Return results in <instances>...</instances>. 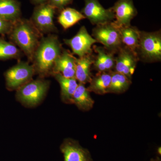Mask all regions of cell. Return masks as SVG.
Segmentation results:
<instances>
[{
  "label": "cell",
  "mask_w": 161,
  "mask_h": 161,
  "mask_svg": "<svg viewBox=\"0 0 161 161\" xmlns=\"http://www.w3.org/2000/svg\"><path fill=\"white\" fill-rule=\"evenodd\" d=\"M55 9L49 3L40 4L35 8L31 21L40 33L56 31L53 22Z\"/></svg>",
  "instance_id": "cell-7"
},
{
  "label": "cell",
  "mask_w": 161,
  "mask_h": 161,
  "mask_svg": "<svg viewBox=\"0 0 161 161\" xmlns=\"http://www.w3.org/2000/svg\"><path fill=\"white\" fill-rule=\"evenodd\" d=\"M35 72L33 65L28 62H19L5 73L7 89L12 91L19 89L31 80Z\"/></svg>",
  "instance_id": "cell-6"
},
{
  "label": "cell",
  "mask_w": 161,
  "mask_h": 161,
  "mask_svg": "<svg viewBox=\"0 0 161 161\" xmlns=\"http://www.w3.org/2000/svg\"><path fill=\"white\" fill-rule=\"evenodd\" d=\"M19 4L16 0H0V18L14 23L20 19Z\"/></svg>",
  "instance_id": "cell-17"
},
{
  "label": "cell",
  "mask_w": 161,
  "mask_h": 161,
  "mask_svg": "<svg viewBox=\"0 0 161 161\" xmlns=\"http://www.w3.org/2000/svg\"><path fill=\"white\" fill-rule=\"evenodd\" d=\"M62 51L57 36L50 35L41 38L32 59L35 71L44 75L53 70L55 60Z\"/></svg>",
  "instance_id": "cell-1"
},
{
  "label": "cell",
  "mask_w": 161,
  "mask_h": 161,
  "mask_svg": "<svg viewBox=\"0 0 161 161\" xmlns=\"http://www.w3.org/2000/svg\"><path fill=\"white\" fill-rule=\"evenodd\" d=\"M100 74L92 78L87 89L98 95H103L108 93L110 83L111 74L108 72H100Z\"/></svg>",
  "instance_id": "cell-20"
},
{
  "label": "cell",
  "mask_w": 161,
  "mask_h": 161,
  "mask_svg": "<svg viewBox=\"0 0 161 161\" xmlns=\"http://www.w3.org/2000/svg\"><path fill=\"white\" fill-rule=\"evenodd\" d=\"M115 58V71L131 79L135 72L138 58L136 53L127 47H121Z\"/></svg>",
  "instance_id": "cell-11"
},
{
  "label": "cell",
  "mask_w": 161,
  "mask_h": 161,
  "mask_svg": "<svg viewBox=\"0 0 161 161\" xmlns=\"http://www.w3.org/2000/svg\"><path fill=\"white\" fill-rule=\"evenodd\" d=\"M9 33L10 39L19 46L28 59L32 60L41 40V34L31 21L19 19L14 23Z\"/></svg>",
  "instance_id": "cell-2"
},
{
  "label": "cell",
  "mask_w": 161,
  "mask_h": 161,
  "mask_svg": "<svg viewBox=\"0 0 161 161\" xmlns=\"http://www.w3.org/2000/svg\"><path fill=\"white\" fill-rule=\"evenodd\" d=\"M94 58L91 54L79 58L76 60L75 78L79 83H90L92 80L91 66L93 64Z\"/></svg>",
  "instance_id": "cell-14"
},
{
  "label": "cell",
  "mask_w": 161,
  "mask_h": 161,
  "mask_svg": "<svg viewBox=\"0 0 161 161\" xmlns=\"http://www.w3.org/2000/svg\"><path fill=\"white\" fill-rule=\"evenodd\" d=\"M73 0H49V4L55 9H63L72 3Z\"/></svg>",
  "instance_id": "cell-25"
},
{
  "label": "cell",
  "mask_w": 161,
  "mask_h": 161,
  "mask_svg": "<svg viewBox=\"0 0 161 161\" xmlns=\"http://www.w3.org/2000/svg\"><path fill=\"white\" fill-rule=\"evenodd\" d=\"M111 75V83L108 93L120 94L129 89L131 84V79L116 71L112 73Z\"/></svg>",
  "instance_id": "cell-22"
},
{
  "label": "cell",
  "mask_w": 161,
  "mask_h": 161,
  "mask_svg": "<svg viewBox=\"0 0 161 161\" xmlns=\"http://www.w3.org/2000/svg\"><path fill=\"white\" fill-rule=\"evenodd\" d=\"M136 54L145 62H155L161 60V35L159 31H139V41Z\"/></svg>",
  "instance_id": "cell-3"
},
{
  "label": "cell",
  "mask_w": 161,
  "mask_h": 161,
  "mask_svg": "<svg viewBox=\"0 0 161 161\" xmlns=\"http://www.w3.org/2000/svg\"><path fill=\"white\" fill-rule=\"evenodd\" d=\"M85 19V17L81 12L73 8H66L62 9L58 17V22L66 30Z\"/></svg>",
  "instance_id": "cell-21"
},
{
  "label": "cell",
  "mask_w": 161,
  "mask_h": 161,
  "mask_svg": "<svg viewBox=\"0 0 161 161\" xmlns=\"http://www.w3.org/2000/svg\"><path fill=\"white\" fill-rule=\"evenodd\" d=\"M56 80L60 84L62 100L72 103V98L78 84L75 78H67L59 73H53Z\"/></svg>",
  "instance_id": "cell-18"
},
{
  "label": "cell",
  "mask_w": 161,
  "mask_h": 161,
  "mask_svg": "<svg viewBox=\"0 0 161 161\" xmlns=\"http://www.w3.org/2000/svg\"><path fill=\"white\" fill-rule=\"evenodd\" d=\"M150 161H161L158 157H156V158H152Z\"/></svg>",
  "instance_id": "cell-27"
},
{
  "label": "cell",
  "mask_w": 161,
  "mask_h": 161,
  "mask_svg": "<svg viewBox=\"0 0 161 161\" xmlns=\"http://www.w3.org/2000/svg\"><path fill=\"white\" fill-rule=\"evenodd\" d=\"M115 15L113 23L117 27L131 26V22L137 14L132 0H118L112 7Z\"/></svg>",
  "instance_id": "cell-10"
},
{
  "label": "cell",
  "mask_w": 161,
  "mask_h": 161,
  "mask_svg": "<svg viewBox=\"0 0 161 161\" xmlns=\"http://www.w3.org/2000/svg\"><path fill=\"white\" fill-rule=\"evenodd\" d=\"M33 3L35 4H41L45 3L47 0H32Z\"/></svg>",
  "instance_id": "cell-26"
},
{
  "label": "cell",
  "mask_w": 161,
  "mask_h": 161,
  "mask_svg": "<svg viewBox=\"0 0 161 161\" xmlns=\"http://www.w3.org/2000/svg\"><path fill=\"white\" fill-rule=\"evenodd\" d=\"M95 50L97 53L93 63L95 69L99 72H106L115 68V58L113 53L101 47H96Z\"/></svg>",
  "instance_id": "cell-15"
},
{
  "label": "cell",
  "mask_w": 161,
  "mask_h": 161,
  "mask_svg": "<svg viewBox=\"0 0 161 161\" xmlns=\"http://www.w3.org/2000/svg\"><path fill=\"white\" fill-rule=\"evenodd\" d=\"M76 60L69 52L63 50L55 60L53 73H59L67 78H75Z\"/></svg>",
  "instance_id": "cell-13"
},
{
  "label": "cell",
  "mask_w": 161,
  "mask_h": 161,
  "mask_svg": "<svg viewBox=\"0 0 161 161\" xmlns=\"http://www.w3.org/2000/svg\"><path fill=\"white\" fill-rule=\"evenodd\" d=\"M49 87L46 80L38 79L29 81L19 88L17 96L23 103L34 105L42 100Z\"/></svg>",
  "instance_id": "cell-5"
},
{
  "label": "cell",
  "mask_w": 161,
  "mask_h": 161,
  "mask_svg": "<svg viewBox=\"0 0 161 161\" xmlns=\"http://www.w3.org/2000/svg\"><path fill=\"white\" fill-rule=\"evenodd\" d=\"M89 91L84 84L79 83L72 98V103H75L80 110L87 111L93 108L95 101L92 99Z\"/></svg>",
  "instance_id": "cell-16"
},
{
  "label": "cell",
  "mask_w": 161,
  "mask_h": 161,
  "mask_svg": "<svg viewBox=\"0 0 161 161\" xmlns=\"http://www.w3.org/2000/svg\"><path fill=\"white\" fill-rule=\"evenodd\" d=\"M117 28L122 44L136 53L139 41V31L131 26Z\"/></svg>",
  "instance_id": "cell-19"
},
{
  "label": "cell",
  "mask_w": 161,
  "mask_h": 161,
  "mask_svg": "<svg viewBox=\"0 0 161 161\" xmlns=\"http://www.w3.org/2000/svg\"><path fill=\"white\" fill-rule=\"evenodd\" d=\"M158 154L160 155L161 154V148L159 147V148H158Z\"/></svg>",
  "instance_id": "cell-28"
},
{
  "label": "cell",
  "mask_w": 161,
  "mask_h": 161,
  "mask_svg": "<svg viewBox=\"0 0 161 161\" xmlns=\"http://www.w3.org/2000/svg\"><path fill=\"white\" fill-rule=\"evenodd\" d=\"M60 149L64 161H93L89 150L81 147L76 141L66 140L60 146Z\"/></svg>",
  "instance_id": "cell-12"
},
{
  "label": "cell",
  "mask_w": 161,
  "mask_h": 161,
  "mask_svg": "<svg viewBox=\"0 0 161 161\" xmlns=\"http://www.w3.org/2000/svg\"><path fill=\"white\" fill-rule=\"evenodd\" d=\"M81 13L93 25H101L113 22L115 15L112 8L106 9L98 0H85Z\"/></svg>",
  "instance_id": "cell-8"
},
{
  "label": "cell",
  "mask_w": 161,
  "mask_h": 161,
  "mask_svg": "<svg viewBox=\"0 0 161 161\" xmlns=\"http://www.w3.org/2000/svg\"><path fill=\"white\" fill-rule=\"evenodd\" d=\"M21 52L16 46L6 40L0 39V60L18 59Z\"/></svg>",
  "instance_id": "cell-23"
},
{
  "label": "cell",
  "mask_w": 161,
  "mask_h": 161,
  "mask_svg": "<svg viewBox=\"0 0 161 161\" xmlns=\"http://www.w3.org/2000/svg\"><path fill=\"white\" fill-rule=\"evenodd\" d=\"M64 43L71 47L73 53L79 58L92 53V46L97 41L88 32L85 26L80 27L79 31L74 37L64 39Z\"/></svg>",
  "instance_id": "cell-9"
},
{
  "label": "cell",
  "mask_w": 161,
  "mask_h": 161,
  "mask_svg": "<svg viewBox=\"0 0 161 161\" xmlns=\"http://www.w3.org/2000/svg\"><path fill=\"white\" fill-rule=\"evenodd\" d=\"M14 23L0 18V35L9 33Z\"/></svg>",
  "instance_id": "cell-24"
},
{
  "label": "cell",
  "mask_w": 161,
  "mask_h": 161,
  "mask_svg": "<svg viewBox=\"0 0 161 161\" xmlns=\"http://www.w3.org/2000/svg\"><path fill=\"white\" fill-rule=\"evenodd\" d=\"M93 37L109 51H117L122 47L121 40L118 28L113 22L97 25L93 30Z\"/></svg>",
  "instance_id": "cell-4"
}]
</instances>
